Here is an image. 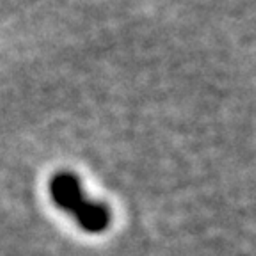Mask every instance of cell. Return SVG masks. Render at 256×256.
I'll list each match as a JSON object with an SVG mask.
<instances>
[{
  "instance_id": "6da1fadb",
  "label": "cell",
  "mask_w": 256,
  "mask_h": 256,
  "mask_svg": "<svg viewBox=\"0 0 256 256\" xmlns=\"http://www.w3.org/2000/svg\"><path fill=\"white\" fill-rule=\"evenodd\" d=\"M50 194L59 208L75 217L76 222L89 233H100L110 222L108 208L84 198L80 182L72 172H59L50 182Z\"/></svg>"
}]
</instances>
